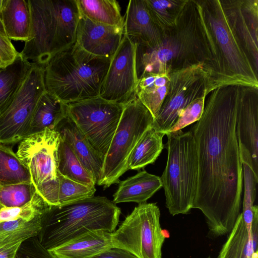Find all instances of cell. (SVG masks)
Segmentation results:
<instances>
[{"instance_id": "obj_44", "label": "cell", "mask_w": 258, "mask_h": 258, "mask_svg": "<svg viewBox=\"0 0 258 258\" xmlns=\"http://www.w3.org/2000/svg\"><path fill=\"white\" fill-rule=\"evenodd\" d=\"M208 258H211L210 256H209Z\"/></svg>"}, {"instance_id": "obj_19", "label": "cell", "mask_w": 258, "mask_h": 258, "mask_svg": "<svg viewBox=\"0 0 258 258\" xmlns=\"http://www.w3.org/2000/svg\"><path fill=\"white\" fill-rule=\"evenodd\" d=\"M111 247V233L92 230L47 250L54 258H90Z\"/></svg>"}, {"instance_id": "obj_34", "label": "cell", "mask_w": 258, "mask_h": 258, "mask_svg": "<svg viewBox=\"0 0 258 258\" xmlns=\"http://www.w3.org/2000/svg\"><path fill=\"white\" fill-rule=\"evenodd\" d=\"M57 206L66 204L94 196L95 186L82 184L58 173Z\"/></svg>"}, {"instance_id": "obj_30", "label": "cell", "mask_w": 258, "mask_h": 258, "mask_svg": "<svg viewBox=\"0 0 258 258\" xmlns=\"http://www.w3.org/2000/svg\"><path fill=\"white\" fill-rule=\"evenodd\" d=\"M28 182V169L11 147L0 143V186Z\"/></svg>"}, {"instance_id": "obj_15", "label": "cell", "mask_w": 258, "mask_h": 258, "mask_svg": "<svg viewBox=\"0 0 258 258\" xmlns=\"http://www.w3.org/2000/svg\"><path fill=\"white\" fill-rule=\"evenodd\" d=\"M123 36V28L94 22L80 15L75 42L91 54L111 58Z\"/></svg>"}, {"instance_id": "obj_24", "label": "cell", "mask_w": 258, "mask_h": 258, "mask_svg": "<svg viewBox=\"0 0 258 258\" xmlns=\"http://www.w3.org/2000/svg\"><path fill=\"white\" fill-rule=\"evenodd\" d=\"M257 244L248 232L241 213L218 258H257Z\"/></svg>"}, {"instance_id": "obj_7", "label": "cell", "mask_w": 258, "mask_h": 258, "mask_svg": "<svg viewBox=\"0 0 258 258\" xmlns=\"http://www.w3.org/2000/svg\"><path fill=\"white\" fill-rule=\"evenodd\" d=\"M166 165L160 177L166 207L172 216L188 213L196 197L198 159L196 143L190 131L167 133Z\"/></svg>"}, {"instance_id": "obj_14", "label": "cell", "mask_w": 258, "mask_h": 258, "mask_svg": "<svg viewBox=\"0 0 258 258\" xmlns=\"http://www.w3.org/2000/svg\"><path fill=\"white\" fill-rule=\"evenodd\" d=\"M136 45L123 35L111 58L100 97L124 104L135 96L138 83L136 68Z\"/></svg>"}, {"instance_id": "obj_29", "label": "cell", "mask_w": 258, "mask_h": 258, "mask_svg": "<svg viewBox=\"0 0 258 258\" xmlns=\"http://www.w3.org/2000/svg\"><path fill=\"white\" fill-rule=\"evenodd\" d=\"M58 173L76 182L95 186L96 181L83 165L69 145L60 138L58 150Z\"/></svg>"}, {"instance_id": "obj_18", "label": "cell", "mask_w": 258, "mask_h": 258, "mask_svg": "<svg viewBox=\"0 0 258 258\" xmlns=\"http://www.w3.org/2000/svg\"><path fill=\"white\" fill-rule=\"evenodd\" d=\"M54 130L58 133L60 138L69 145L97 183L101 177L104 156L92 147L68 115L58 123Z\"/></svg>"}, {"instance_id": "obj_26", "label": "cell", "mask_w": 258, "mask_h": 258, "mask_svg": "<svg viewBox=\"0 0 258 258\" xmlns=\"http://www.w3.org/2000/svg\"><path fill=\"white\" fill-rule=\"evenodd\" d=\"M80 14L100 24L123 28L124 18L115 0H76Z\"/></svg>"}, {"instance_id": "obj_22", "label": "cell", "mask_w": 258, "mask_h": 258, "mask_svg": "<svg viewBox=\"0 0 258 258\" xmlns=\"http://www.w3.org/2000/svg\"><path fill=\"white\" fill-rule=\"evenodd\" d=\"M32 66L19 52L12 63L0 68V115L13 102Z\"/></svg>"}, {"instance_id": "obj_1", "label": "cell", "mask_w": 258, "mask_h": 258, "mask_svg": "<svg viewBox=\"0 0 258 258\" xmlns=\"http://www.w3.org/2000/svg\"><path fill=\"white\" fill-rule=\"evenodd\" d=\"M243 88L227 85L211 91L202 117L189 130L198 159L192 208L204 215L211 237L229 233L241 213L243 170L236 121Z\"/></svg>"}, {"instance_id": "obj_4", "label": "cell", "mask_w": 258, "mask_h": 258, "mask_svg": "<svg viewBox=\"0 0 258 258\" xmlns=\"http://www.w3.org/2000/svg\"><path fill=\"white\" fill-rule=\"evenodd\" d=\"M31 28L20 52L44 67L56 54L74 44L80 14L76 0H28Z\"/></svg>"}, {"instance_id": "obj_13", "label": "cell", "mask_w": 258, "mask_h": 258, "mask_svg": "<svg viewBox=\"0 0 258 258\" xmlns=\"http://www.w3.org/2000/svg\"><path fill=\"white\" fill-rule=\"evenodd\" d=\"M44 68L42 65L33 62L13 102L0 115L1 144H16L28 136L35 109L46 91Z\"/></svg>"}, {"instance_id": "obj_5", "label": "cell", "mask_w": 258, "mask_h": 258, "mask_svg": "<svg viewBox=\"0 0 258 258\" xmlns=\"http://www.w3.org/2000/svg\"><path fill=\"white\" fill-rule=\"evenodd\" d=\"M110 60L87 52L75 42L45 67L46 91L66 104L100 96Z\"/></svg>"}, {"instance_id": "obj_38", "label": "cell", "mask_w": 258, "mask_h": 258, "mask_svg": "<svg viewBox=\"0 0 258 258\" xmlns=\"http://www.w3.org/2000/svg\"><path fill=\"white\" fill-rule=\"evenodd\" d=\"M19 54L11 40L0 32V61L7 66L12 63Z\"/></svg>"}, {"instance_id": "obj_33", "label": "cell", "mask_w": 258, "mask_h": 258, "mask_svg": "<svg viewBox=\"0 0 258 258\" xmlns=\"http://www.w3.org/2000/svg\"><path fill=\"white\" fill-rule=\"evenodd\" d=\"M48 206L36 191L31 200L21 206L2 208L0 222L19 219L29 221L42 216Z\"/></svg>"}, {"instance_id": "obj_6", "label": "cell", "mask_w": 258, "mask_h": 258, "mask_svg": "<svg viewBox=\"0 0 258 258\" xmlns=\"http://www.w3.org/2000/svg\"><path fill=\"white\" fill-rule=\"evenodd\" d=\"M203 3L204 16L215 45L213 67L216 85L257 88V72L230 25L222 2Z\"/></svg>"}, {"instance_id": "obj_12", "label": "cell", "mask_w": 258, "mask_h": 258, "mask_svg": "<svg viewBox=\"0 0 258 258\" xmlns=\"http://www.w3.org/2000/svg\"><path fill=\"white\" fill-rule=\"evenodd\" d=\"M124 105L98 96L68 103L67 113L92 147L105 156Z\"/></svg>"}, {"instance_id": "obj_43", "label": "cell", "mask_w": 258, "mask_h": 258, "mask_svg": "<svg viewBox=\"0 0 258 258\" xmlns=\"http://www.w3.org/2000/svg\"><path fill=\"white\" fill-rule=\"evenodd\" d=\"M2 208V207L0 206V210H1V209Z\"/></svg>"}, {"instance_id": "obj_37", "label": "cell", "mask_w": 258, "mask_h": 258, "mask_svg": "<svg viewBox=\"0 0 258 258\" xmlns=\"http://www.w3.org/2000/svg\"><path fill=\"white\" fill-rule=\"evenodd\" d=\"M16 258H54L39 243L37 236L23 241Z\"/></svg>"}, {"instance_id": "obj_3", "label": "cell", "mask_w": 258, "mask_h": 258, "mask_svg": "<svg viewBox=\"0 0 258 258\" xmlns=\"http://www.w3.org/2000/svg\"><path fill=\"white\" fill-rule=\"evenodd\" d=\"M120 213V209L104 197L49 205L42 216L37 237L48 250L89 231L112 233L118 225Z\"/></svg>"}, {"instance_id": "obj_42", "label": "cell", "mask_w": 258, "mask_h": 258, "mask_svg": "<svg viewBox=\"0 0 258 258\" xmlns=\"http://www.w3.org/2000/svg\"><path fill=\"white\" fill-rule=\"evenodd\" d=\"M6 67V66H5L3 64V63L0 61V68H4V67Z\"/></svg>"}, {"instance_id": "obj_17", "label": "cell", "mask_w": 258, "mask_h": 258, "mask_svg": "<svg viewBox=\"0 0 258 258\" xmlns=\"http://www.w3.org/2000/svg\"><path fill=\"white\" fill-rule=\"evenodd\" d=\"M123 18V35L134 44L152 47L161 42L163 34L152 20L144 0L130 1Z\"/></svg>"}, {"instance_id": "obj_8", "label": "cell", "mask_w": 258, "mask_h": 258, "mask_svg": "<svg viewBox=\"0 0 258 258\" xmlns=\"http://www.w3.org/2000/svg\"><path fill=\"white\" fill-rule=\"evenodd\" d=\"M153 120L150 111L136 95L124 104L119 123L104 156L98 185L106 188L119 182V178L128 170L127 161L134 148Z\"/></svg>"}, {"instance_id": "obj_20", "label": "cell", "mask_w": 258, "mask_h": 258, "mask_svg": "<svg viewBox=\"0 0 258 258\" xmlns=\"http://www.w3.org/2000/svg\"><path fill=\"white\" fill-rule=\"evenodd\" d=\"M162 187L160 177L144 170L119 182L112 202L145 203Z\"/></svg>"}, {"instance_id": "obj_10", "label": "cell", "mask_w": 258, "mask_h": 258, "mask_svg": "<svg viewBox=\"0 0 258 258\" xmlns=\"http://www.w3.org/2000/svg\"><path fill=\"white\" fill-rule=\"evenodd\" d=\"M160 217L156 203L139 204L111 233L112 247L125 250L137 258H162L165 237Z\"/></svg>"}, {"instance_id": "obj_2", "label": "cell", "mask_w": 258, "mask_h": 258, "mask_svg": "<svg viewBox=\"0 0 258 258\" xmlns=\"http://www.w3.org/2000/svg\"><path fill=\"white\" fill-rule=\"evenodd\" d=\"M189 3L176 26L163 33L158 45L152 47L136 45L138 79L202 62L212 68L209 29L202 6L194 1L188 12Z\"/></svg>"}, {"instance_id": "obj_16", "label": "cell", "mask_w": 258, "mask_h": 258, "mask_svg": "<svg viewBox=\"0 0 258 258\" xmlns=\"http://www.w3.org/2000/svg\"><path fill=\"white\" fill-rule=\"evenodd\" d=\"M236 134L238 144L250 153L258 176L257 88L243 87L237 109Z\"/></svg>"}, {"instance_id": "obj_9", "label": "cell", "mask_w": 258, "mask_h": 258, "mask_svg": "<svg viewBox=\"0 0 258 258\" xmlns=\"http://www.w3.org/2000/svg\"><path fill=\"white\" fill-rule=\"evenodd\" d=\"M60 137L48 128L30 135L18 145L16 154L29 171L36 192L49 205H57L58 150Z\"/></svg>"}, {"instance_id": "obj_28", "label": "cell", "mask_w": 258, "mask_h": 258, "mask_svg": "<svg viewBox=\"0 0 258 258\" xmlns=\"http://www.w3.org/2000/svg\"><path fill=\"white\" fill-rule=\"evenodd\" d=\"M239 155L243 170L244 194L242 217L249 233H251V224L255 210L258 209L254 205L256 197V185L258 176L253 170L252 159L248 151L242 145L238 144Z\"/></svg>"}, {"instance_id": "obj_21", "label": "cell", "mask_w": 258, "mask_h": 258, "mask_svg": "<svg viewBox=\"0 0 258 258\" xmlns=\"http://www.w3.org/2000/svg\"><path fill=\"white\" fill-rule=\"evenodd\" d=\"M0 19L10 40L25 42L29 39L31 15L28 0H4Z\"/></svg>"}, {"instance_id": "obj_39", "label": "cell", "mask_w": 258, "mask_h": 258, "mask_svg": "<svg viewBox=\"0 0 258 258\" xmlns=\"http://www.w3.org/2000/svg\"><path fill=\"white\" fill-rule=\"evenodd\" d=\"M90 258H137L128 251L117 247H111Z\"/></svg>"}, {"instance_id": "obj_41", "label": "cell", "mask_w": 258, "mask_h": 258, "mask_svg": "<svg viewBox=\"0 0 258 258\" xmlns=\"http://www.w3.org/2000/svg\"><path fill=\"white\" fill-rule=\"evenodd\" d=\"M0 32L6 35L5 30H4V27H3V24L2 23L1 19H0Z\"/></svg>"}, {"instance_id": "obj_31", "label": "cell", "mask_w": 258, "mask_h": 258, "mask_svg": "<svg viewBox=\"0 0 258 258\" xmlns=\"http://www.w3.org/2000/svg\"><path fill=\"white\" fill-rule=\"evenodd\" d=\"M42 216L29 221L22 219L1 221L0 246L13 242H23L37 236L41 228Z\"/></svg>"}, {"instance_id": "obj_32", "label": "cell", "mask_w": 258, "mask_h": 258, "mask_svg": "<svg viewBox=\"0 0 258 258\" xmlns=\"http://www.w3.org/2000/svg\"><path fill=\"white\" fill-rule=\"evenodd\" d=\"M155 75L145 76L138 81L135 95L150 111L154 119L157 116L167 93L169 83L156 87L154 85Z\"/></svg>"}, {"instance_id": "obj_40", "label": "cell", "mask_w": 258, "mask_h": 258, "mask_svg": "<svg viewBox=\"0 0 258 258\" xmlns=\"http://www.w3.org/2000/svg\"><path fill=\"white\" fill-rule=\"evenodd\" d=\"M22 242H13L0 246V258H16Z\"/></svg>"}, {"instance_id": "obj_27", "label": "cell", "mask_w": 258, "mask_h": 258, "mask_svg": "<svg viewBox=\"0 0 258 258\" xmlns=\"http://www.w3.org/2000/svg\"><path fill=\"white\" fill-rule=\"evenodd\" d=\"M144 2L152 20L163 34L176 26L189 1L144 0Z\"/></svg>"}, {"instance_id": "obj_11", "label": "cell", "mask_w": 258, "mask_h": 258, "mask_svg": "<svg viewBox=\"0 0 258 258\" xmlns=\"http://www.w3.org/2000/svg\"><path fill=\"white\" fill-rule=\"evenodd\" d=\"M169 77L167 94L151 124L165 135L187 105L214 90L212 70L204 62L175 70L169 73Z\"/></svg>"}, {"instance_id": "obj_36", "label": "cell", "mask_w": 258, "mask_h": 258, "mask_svg": "<svg viewBox=\"0 0 258 258\" xmlns=\"http://www.w3.org/2000/svg\"><path fill=\"white\" fill-rule=\"evenodd\" d=\"M207 96V94H205L187 105L167 133L182 130L185 127L199 120L204 112Z\"/></svg>"}, {"instance_id": "obj_23", "label": "cell", "mask_w": 258, "mask_h": 258, "mask_svg": "<svg viewBox=\"0 0 258 258\" xmlns=\"http://www.w3.org/2000/svg\"><path fill=\"white\" fill-rule=\"evenodd\" d=\"M67 115V104L46 91L34 111L28 136L46 128L54 130L58 123Z\"/></svg>"}, {"instance_id": "obj_25", "label": "cell", "mask_w": 258, "mask_h": 258, "mask_svg": "<svg viewBox=\"0 0 258 258\" xmlns=\"http://www.w3.org/2000/svg\"><path fill=\"white\" fill-rule=\"evenodd\" d=\"M165 135L151 125L134 148L127 161L128 170H139L154 163L164 147L163 138Z\"/></svg>"}, {"instance_id": "obj_35", "label": "cell", "mask_w": 258, "mask_h": 258, "mask_svg": "<svg viewBox=\"0 0 258 258\" xmlns=\"http://www.w3.org/2000/svg\"><path fill=\"white\" fill-rule=\"evenodd\" d=\"M36 192L31 182L0 186V206H21L29 202Z\"/></svg>"}]
</instances>
